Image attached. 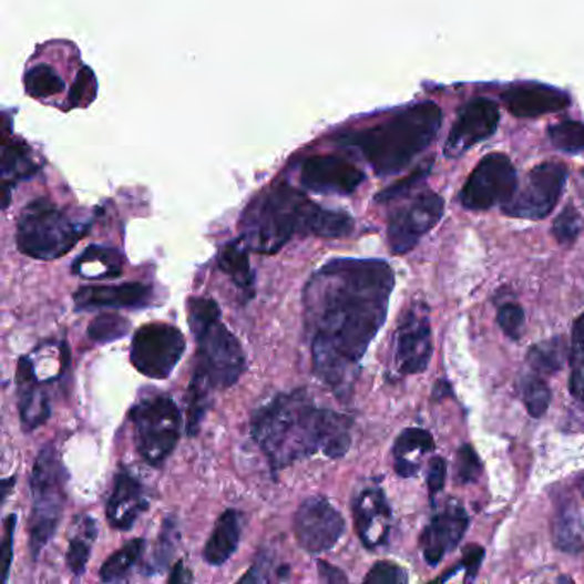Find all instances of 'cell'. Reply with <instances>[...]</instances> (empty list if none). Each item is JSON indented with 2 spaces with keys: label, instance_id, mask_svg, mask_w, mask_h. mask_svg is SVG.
<instances>
[{
  "label": "cell",
  "instance_id": "1",
  "mask_svg": "<svg viewBox=\"0 0 584 584\" xmlns=\"http://www.w3.org/2000/svg\"><path fill=\"white\" fill-rule=\"evenodd\" d=\"M395 271L386 260L339 257L304 288V322L314 373L339 400L351 395L358 363L388 317Z\"/></svg>",
  "mask_w": 584,
  "mask_h": 584
},
{
  "label": "cell",
  "instance_id": "2",
  "mask_svg": "<svg viewBox=\"0 0 584 584\" xmlns=\"http://www.w3.org/2000/svg\"><path fill=\"white\" fill-rule=\"evenodd\" d=\"M351 426L350 417L317 407L306 389H297L260 407L250 433L275 473L316 454L344 458L351 445Z\"/></svg>",
  "mask_w": 584,
  "mask_h": 584
},
{
  "label": "cell",
  "instance_id": "3",
  "mask_svg": "<svg viewBox=\"0 0 584 584\" xmlns=\"http://www.w3.org/2000/svg\"><path fill=\"white\" fill-rule=\"evenodd\" d=\"M240 228V238L250 250L276 254L297 235L347 237L354 230V218L348 213L320 207L291 185L278 184L247 206Z\"/></svg>",
  "mask_w": 584,
  "mask_h": 584
},
{
  "label": "cell",
  "instance_id": "4",
  "mask_svg": "<svg viewBox=\"0 0 584 584\" xmlns=\"http://www.w3.org/2000/svg\"><path fill=\"white\" fill-rule=\"evenodd\" d=\"M442 112L436 103L422 102L382 124L347 132L338 143L354 147L381 177L400 174L438 137Z\"/></svg>",
  "mask_w": 584,
  "mask_h": 584
},
{
  "label": "cell",
  "instance_id": "5",
  "mask_svg": "<svg viewBox=\"0 0 584 584\" xmlns=\"http://www.w3.org/2000/svg\"><path fill=\"white\" fill-rule=\"evenodd\" d=\"M191 331L196 338V372L215 389H228L245 372V354L237 336L223 325L222 310L213 298L191 297L187 301Z\"/></svg>",
  "mask_w": 584,
  "mask_h": 584
},
{
  "label": "cell",
  "instance_id": "6",
  "mask_svg": "<svg viewBox=\"0 0 584 584\" xmlns=\"http://www.w3.org/2000/svg\"><path fill=\"white\" fill-rule=\"evenodd\" d=\"M88 234V225L75 223L52 201L40 197L24 206L16 225V245L24 256L52 260L65 256Z\"/></svg>",
  "mask_w": 584,
  "mask_h": 584
},
{
  "label": "cell",
  "instance_id": "7",
  "mask_svg": "<svg viewBox=\"0 0 584 584\" xmlns=\"http://www.w3.org/2000/svg\"><path fill=\"white\" fill-rule=\"evenodd\" d=\"M65 483L68 471L59 458V452L53 445H45L34 461L30 480L33 511L28 530L33 561L40 557L61 523L65 505Z\"/></svg>",
  "mask_w": 584,
  "mask_h": 584
},
{
  "label": "cell",
  "instance_id": "8",
  "mask_svg": "<svg viewBox=\"0 0 584 584\" xmlns=\"http://www.w3.org/2000/svg\"><path fill=\"white\" fill-rule=\"evenodd\" d=\"M141 458L151 467H162L181 439V410L165 395H153L132 407L129 413Z\"/></svg>",
  "mask_w": 584,
  "mask_h": 584
},
{
  "label": "cell",
  "instance_id": "9",
  "mask_svg": "<svg viewBox=\"0 0 584 584\" xmlns=\"http://www.w3.org/2000/svg\"><path fill=\"white\" fill-rule=\"evenodd\" d=\"M185 351L181 329L165 322L141 326L131 344V363L137 372L163 381L174 372Z\"/></svg>",
  "mask_w": 584,
  "mask_h": 584
},
{
  "label": "cell",
  "instance_id": "10",
  "mask_svg": "<svg viewBox=\"0 0 584 584\" xmlns=\"http://www.w3.org/2000/svg\"><path fill=\"white\" fill-rule=\"evenodd\" d=\"M518 191V174L513 162L502 153L485 156L471 172L461 188L460 201L470 212H485L504 206Z\"/></svg>",
  "mask_w": 584,
  "mask_h": 584
},
{
  "label": "cell",
  "instance_id": "11",
  "mask_svg": "<svg viewBox=\"0 0 584 584\" xmlns=\"http://www.w3.org/2000/svg\"><path fill=\"white\" fill-rule=\"evenodd\" d=\"M567 181V168L562 163L545 162L527 174L523 187L513 199L502 206V212L513 218L543 219L554 212Z\"/></svg>",
  "mask_w": 584,
  "mask_h": 584
},
{
  "label": "cell",
  "instance_id": "12",
  "mask_svg": "<svg viewBox=\"0 0 584 584\" xmlns=\"http://www.w3.org/2000/svg\"><path fill=\"white\" fill-rule=\"evenodd\" d=\"M345 520L325 498H309L298 505L294 533L298 545L313 555L331 551L345 533Z\"/></svg>",
  "mask_w": 584,
  "mask_h": 584
},
{
  "label": "cell",
  "instance_id": "13",
  "mask_svg": "<svg viewBox=\"0 0 584 584\" xmlns=\"http://www.w3.org/2000/svg\"><path fill=\"white\" fill-rule=\"evenodd\" d=\"M444 215V199L436 193H423L407 206L392 213L388 240L395 254H407L429 234Z\"/></svg>",
  "mask_w": 584,
  "mask_h": 584
},
{
  "label": "cell",
  "instance_id": "14",
  "mask_svg": "<svg viewBox=\"0 0 584 584\" xmlns=\"http://www.w3.org/2000/svg\"><path fill=\"white\" fill-rule=\"evenodd\" d=\"M432 357V329L426 309L417 306L401 319L395 339V366L404 376L420 373Z\"/></svg>",
  "mask_w": 584,
  "mask_h": 584
},
{
  "label": "cell",
  "instance_id": "15",
  "mask_svg": "<svg viewBox=\"0 0 584 584\" xmlns=\"http://www.w3.org/2000/svg\"><path fill=\"white\" fill-rule=\"evenodd\" d=\"M498 103L489 99L471 100L464 109H461L457 122L449 131L445 141L444 153L451 158L464 155L468 150L489 140L499 127Z\"/></svg>",
  "mask_w": 584,
  "mask_h": 584
},
{
  "label": "cell",
  "instance_id": "16",
  "mask_svg": "<svg viewBox=\"0 0 584 584\" xmlns=\"http://www.w3.org/2000/svg\"><path fill=\"white\" fill-rule=\"evenodd\" d=\"M366 181L362 170L338 155L310 156L301 165L300 182L316 194L348 196Z\"/></svg>",
  "mask_w": 584,
  "mask_h": 584
},
{
  "label": "cell",
  "instance_id": "17",
  "mask_svg": "<svg viewBox=\"0 0 584 584\" xmlns=\"http://www.w3.org/2000/svg\"><path fill=\"white\" fill-rule=\"evenodd\" d=\"M470 516L463 505L458 501H451L441 513L432 516L420 535V549L427 564L436 565L460 545L467 533Z\"/></svg>",
  "mask_w": 584,
  "mask_h": 584
},
{
  "label": "cell",
  "instance_id": "18",
  "mask_svg": "<svg viewBox=\"0 0 584 584\" xmlns=\"http://www.w3.org/2000/svg\"><path fill=\"white\" fill-rule=\"evenodd\" d=\"M355 527L367 549L386 545L391 532V505L381 486H366L354 501Z\"/></svg>",
  "mask_w": 584,
  "mask_h": 584
},
{
  "label": "cell",
  "instance_id": "19",
  "mask_svg": "<svg viewBox=\"0 0 584 584\" xmlns=\"http://www.w3.org/2000/svg\"><path fill=\"white\" fill-rule=\"evenodd\" d=\"M150 508V499L144 492L143 483L122 467L113 480L112 494L106 502V520L115 530L129 532L141 514Z\"/></svg>",
  "mask_w": 584,
  "mask_h": 584
},
{
  "label": "cell",
  "instance_id": "20",
  "mask_svg": "<svg viewBox=\"0 0 584 584\" xmlns=\"http://www.w3.org/2000/svg\"><path fill=\"white\" fill-rule=\"evenodd\" d=\"M509 112L521 119H535L561 112L571 105L570 94L549 84L523 83L508 88L501 94Z\"/></svg>",
  "mask_w": 584,
  "mask_h": 584
},
{
  "label": "cell",
  "instance_id": "21",
  "mask_svg": "<svg viewBox=\"0 0 584 584\" xmlns=\"http://www.w3.org/2000/svg\"><path fill=\"white\" fill-rule=\"evenodd\" d=\"M16 391H18L21 426L24 432H33L49 420L52 408H50L49 395L43 388L42 379L34 370L31 358H19L18 370H16Z\"/></svg>",
  "mask_w": 584,
  "mask_h": 584
},
{
  "label": "cell",
  "instance_id": "22",
  "mask_svg": "<svg viewBox=\"0 0 584 584\" xmlns=\"http://www.w3.org/2000/svg\"><path fill=\"white\" fill-rule=\"evenodd\" d=\"M153 288L140 281L110 285V287H83L74 294L78 310L141 309L150 306Z\"/></svg>",
  "mask_w": 584,
  "mask_h": 584
},
{
  "label": "cell",
  "instance_id": "23",
  "mask_svg": "<svg viewBox=\"0 0 584 584\" xmlns=\"http://www.w3.org/2000/svg\"><path fill=\"white\" fill-rule=\"evenodd\" d=\"M242 535V514L228 509L216 521L213 533L204 546L203 559L206 564L218 567L237 552Z\"/></svg>",
  "mask_w": 584,
  "mask_h": 584
},
{
  "label": "cell",
  "instance_id": "24",
  "mask_svg": "<svg viewBox=\"0 0 584 584\" xmlns=\"http://www.w3.org/2000/svg\"><path fill=\"white\" fill-rule=\"evenodd\" d=\"M436 449L432 436L423 429H407L396 439L392 457L395 470L403 479H411L420 470V460Z\"/></svg>",
  "mask_w": 584,
  "mask_h": 584
},
{
  "label": "cell",
  "instance_id": "25",
  "mask_svg": "<svg viewBox=\"0 0 584 584\" xmlns=\"http://www.w3.org/2000/svg\"><path fill=\"white\" fill-rule=\"evenodd\" d=\"M554 545L565 554L584 551V521L574 499H565L555 509Z\"/></svg>",
  "mask_w": 584,
  "mask_h": 584
},
{
  "label": "cell",
  "instance_id": "26",
  "mask_svg": "<svg viewBox=\"0 0 584 584\" xmlns=\"http://www.w3.org/2000/svg\"><path fill=\"white\" fill-rule=\"evenodd\" d=\"M124 268V257L119 250L91 245L72 264V273L84 279L117 278Z\"/></svg>",
  "mask_w": 584,
  "mask_h": 584
},
{
  "label": "cell",
  "instance_id": "27",
  "mask_svg": "<svg viewBox=\"0 0 584 584\" xmlns=\"http://www.w3.org/2000/svg\"><path fill=\"white\" fill-rule=\"evenodd\" d=\"M96 539H99V526L94 523L93 518L88 514L75 518L71 536H69L68 555H65V564L75 577L86 573L88 562H90Z\"/></svg>",
  "mask_w": 584,
  "mask_h": 584
},
{
  "label": "cell",
  "instance_id": "28",
  "mask_svg": "<svg viewBox=\"0 0 584 584\" xmlns=\"http://www.w3.org/2000/svg\"><path fill=\"white\" fill-rule=\"evenodd\" d=\"M218 266L244 294H254V273L250 269L249 247L242 238L226 244L218 254Z\"/></svg>",
  "mask_w": 584,
  "mask_h": 584
},
{
  "label": "cell",
  "instance_id": "29",
  "mask_svg": "<svg viewBox=\"0 0 584 584\" xmlns=\"http://www.w3.org/2000/svg\"><path fill=\"white\" fill-rule=\"evenodd\" d=\"M38 172V165L28 155L27 147L18 141L6 143L4 153H2V196H4V207H8L11 199V191L16 182L33 177Z\"/></svg>",
  "mask_w": 584,
  "mask_h": 584
},
{
  "label": "cell",
  "instance_id": "30",
  "mask_svg": "<svg viewBox=\"0 0 584 584\" xmlns=\"http://www.w3.org/2000/svg\"><path fill=\"white\" fill-rule=\"evenodd\" d=\"M213 391H215V388H213L212 382L207 381L203 373L194 370L191 386H188L187 423H185V429H187L191 438L197 436L201 423H203L207 410L212 407Z\"/></svg>",
  "mask_w": 584,
  "mask_h": 584
},
{
  "label": "cell",
  "instance_id": "31",
  "mask_svg": "<svg viewBox=\"0 0 584 584\" xmlns=\"http://www.w3.org/2000/svg\"><path fill=\"white\" fill-rule=\"evenodd\" d=\"M567 345L561 336L540 341L527 351L526 362L540 376H552L564 367Z\"/></svg>",
  "mask_w": 584,
  "mask_h": 584
},
{
  "label": "cell",
  "instance_id": "32",
  "mask_svg": "<svg viewBox=\"0 0 584 584\" xmlns=\"http://www.w3.org/2000/svg\"><path fill=\"white\" fill-rule=\"evenodd\" d=\"M144 554V540H132L121 551L110 555L100 570V580L103 583H117L127 580L132 567L140 562Z\"/></svg>",
  "mask_w": 584,
  "mask_h": 584
},
{
  "label": "cell",
  "instance_id": "33",
  "mask_svg": "<svg viewBox=\"0 0 584 584\" xmlns=\"http://www.w3.org/2000/svg\"><path fill=\"white\" fill-rule=\"evenodd\" d=\"M570 392L574 400L584 407V314L573 325L570 351Z\"/></svg>",
  "mask_w": 584,
  "mask_h": 584
},
{
  "label": "cell",
  "instance_id": "34",
  "mask_svg": "<svg viewBox=\"0 0 584 584\" xmlns=\"http://www.w3.org/2000/svg\"><path fill=\"white\" fill-rule=\"evenodd\" d=\"M24 88L31 99L45 100L64 91L65 84L59 72L49 64H38L24 74Z\"/></svg>",
  "mask_w": 584,
  "mask_h": 584
},
{
  "label": "cell",
  "instance_id": "35",
  "mask_svg": "<svg viewBox=\"0 0 584 584\" xmlns=\"http://www.w3.org/2000/svg\"><path fill=\"white\" fill-rule=\"evenodd\" d=\"M520 395L527 413L532 414L533 419L543 417L551 407V388L540 373H527L521 377Z\"/></svg>",
  "mask_w": 584,
  "mask_h": 584
},
{
  "label": "cell",
  "instance_id": "36",
  "mask_svg": "<svg viewBox=\"0 0 584 584\" xmlns=\"http://www.w3.org/2000/svg\"><path fill=\"white\" fill-rule=\"evenodd\" d=\"M129 320L119 314H100L96 319L91 320L90 328H88V336H90L96 344H110V341H117L124 338L129 332Z\"/></svg>",
  "mask_w": 584,
  "mask_h": 584
},
{
  "label": "cell",
  "instance_id": "37",
  "mask_svg": "<svg viewBox=\"0 0 584 584\" xmlns=\"http://www.w3.org/2000/svg\"><path fill=\"white\" fill-rule=\"evenodd\" d=\"M549 140L557 150L565 153L584 151V124L576 121H562L549 127Z\"/></svg>",
  "mask_w": 584,
  "mask_h": 584
},
{
  "label": "cell",
  "instance_id": "38",
  "mask_svg": "<svg viewBox=\"0 0 584 584\" xmlns=\"http://www.w3.org/2000/svg\"><path fill=\"white\" fill-rule=\"evenodd\" d=\"M178 527L175 518H166L163 521L162 533H160L158 545H156L155 557L147 565V574H158L165 570L170 559L174 555L178 542Z\"/></svg>",
  "mask_w": 584,
  "mask_h": 584
},
{
  "label": "cell",
  "instance_id": "39",
  "mask_svg": "<svg viewBox=\"0 0 584 584\" xmlns=\"http://www.w3.org/2000/svg\"><path fill=\"white\" fill-rule=\"evenodd\" d=\"M581 230H583V218L573 204L564 207V212L555 218L554 226H552V235L562 245L574 244Z\"/></svg>",
  "mask_w": 584,
  "mask_h": 584
},
{
  "label": "cell",
  "instance_id": "40",
  "mask_svg": "<svg viewBox=\"0 0 584 584\" xmlns=\"http://www.w3.org/2000/svg\"><path fill=\"white\" fill-rule=\"evenodd\" d=\"M96 91H99V86H96V78H94L93 71L90 68L81 69L71 91H69V106L75 109V106L90 105L96 96Z\"/></svg>",
  "mask_w": 584,
  "mask_h": 584
},
{
  "label": "cell",
  "instance_id": "41",
  "mask_svg": "<svg viewBox=\"0 0 584 584\" xmlns=\"http://www.w3.org/2000/svg\"><path fill=\"white\" fill-rule=\"evenodd\" d=\"M498 322L508 338L518 341L523 336L524 322H526L523 307L520 304H514V301H508L504 306L499 307Z\"/></svg>",
  "mask_w": 584,
  "mask_h": 584
},
{
  "label": "cell",
  "instance_id": "42",
  "mask_svg": "<svg viewBox=\"0 0 584 584\" xmlns=\"http://www.w3.org/2000/svg\"><path fill=\"white\" fill-rule=\"evenodd\" d=\"M480 473H482V463H480L479 454L470 444H464L458 451L457 482H460L461 485L475 482Z\"/></svg>",
  "mask_w": 584,
  "mask_h": 584
},
{
  "label": "cell",
  "instance_id": "43",
  "mask_svg": "<svg viewBox=\"0 0 584 584\" xmlns=\"http://www.w3.org/2000/svg\"><path fill=\"white\" fill-rule=\"evenodd\" d=\"M363 581L372 584H403L408 581V574L400 565L382 561L372 565Z\"/></svg>",
  "mask_w": 584,
  "mask_h": 584
},
{
  "label": "cell",
  "instance_id": "44",
  "mask_svg": "<svg viewBox=\"0 0 584 584\" xmlns=\"http://www.w3.org/2000/svg\"><path fill=\"white\" fill-rule=\"evenodd\" d=\"M426 174L427 170H417V172L411 174L410 177H407L404 181L398 182V184L391 185V187L382 191V193L376 197V201H379V203H391V201L400 199L404 194L410 193L414 185L420 184L422 178L426 177Z\"/></svg>",
  "mask_w": 584,
  "mask_h": 584
},
{
  "label": "cell",
  "instance_id": "45",
  "mask_svg": "<svg viewBox=\"0 0 584 584\" xmlns=\"http://www.w3.org/2000/svg\"><path fill=\"white\" fill-rule=\"evenodd\" d=\"M445 471H448V467H445V461L442 458L436 457L430 460L429 470H427L430 499L436 498L444 489Z\"/></svg>",
  "mask_w": 584,
  "mask_h": 584
},
{
  "label": "cell",
  "instance_id": "46",
  "mask_svg": "<svg viewBox=\"0 0 584 584\" xmlns=\"http://www.w3.org/2000/svg\"><path fill=\"white\" fill-rule=\"evenodd\" d=\"M16 523H18L16 514H9L8 520L4 521V543H2V557H4V577H2V581L4 583L8 581L9 571H11Z\"/></svg>",
  "mask_w": 584,
  "mask_h": 584
},
{
  "label": "cell",
  "instance_id": "47",
  "mask_svg": "<svg viewBox=\"0 0 584 584\" xmlns=\"http://www.w3.org/2000/svg\"><path fill=\"white\" fill-rule=\"evenodd\" d=\"M268 570H271V555L263 552L257 557L256 564L250 567L249 573L245 574L240 581L242 583H266V581H271V577L268 576Z\"/></svg>",
  "mask_w": 584,
  "mask_h": 584
},
{
  "label": "cell",
  "instance_id": "48",
  "mask_svg": "<svg viewBox=\"0 0 584 584\" xmlns=\"http://www.w3.org/2000/svg\"><path fill=\"white\" fill-rule=\"evenodd\" d=\"M482 546L470 545L468 549H464L463 552V562H461V567H463L464 573H467V581L475 580L477 571H479L480 564L483 561Z\"/></svg>",
  "mask_w": 584,
  "mask_h": 584
},
{
  "label": "cell",
  "instance_id": "49",
  "mask_svg": "<svg viewBox=\"0 0 584 584\" xmlns=\"http://www.w3.org/2000/svg\"><path fill=\"white\" fill-rule=\"evenodd\" d=\"M317 565H319L320 580L326 581V583H347L348 577L345 576L344 571H339L335 565L325 561L317 562Z\"/></svg>",
  "mask_w": 584,
  "mask_h": 584
},
{
  "label": "cell",
  "instance_id": "50",
  "mask_svg": "<svg viewBox=\"0 0 584 584\" xmlns=\"http://www.w3.org/2000/svg\"><path fill=\"white\" fill-rule=\"evenodd\" d=\"M170 583H187V581H193V576L185 570L184 564L178 562L175 565V571L172 573V576L168 577Z\"/></svg>",
  "mask_w": 584,
  "mask_h": 584
},
{
  "label": "cell",
  "instance_id": "51",
  "mask_svg": "<svg viewBox=\"0 0 584 584\" xmlns=\"http://www.w3.org/2000/svg\"><path fill=\"white\" fill-rule=\"evenodd\" d=\"M451 392L452 389L451 386H449V382L445 381V379H441V381H438V385H436V388H433V400H442V398H445V396L451 395Z\"/></svg>",
  "mask_w": 584,
  "mask_h": 584
},
{
  "label": "cell",
  "instance_id": "52",
  "mask_svg": "<svg viewBox=\"0 0 584 584\" xmlns=\"http://www.w3.org/2000/svg\"><path fill=\"white\" fill-rule=\"evenodd\" d=\"M12 483H16V477H12V479L4 480V482H2V490H4V494H2V501H6V498H8L9 490H11Z\"/></svg>",
  "mask_w": 584,
  "mask_h": 584
},
{
  "label": "cell",
  "instance_id": "53",
  "mask_svg": "<svg viewBox=\"0 0 584 584\" xmlns=\"http://www.w3.org/2000/svg\"><path fill=\"white\" fill-rule=\"evenodd\" d=\"M583 486H584V483H583ZM583 492H584V490H583Z\"/></svg>",
  "mask_w": 584,
  "mask_h": 584
}]
</instances>
